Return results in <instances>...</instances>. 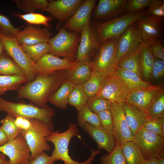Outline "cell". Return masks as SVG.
<instances>
[{
    "mask_svg": "<svg viewBox=\"0 0 164 164\" xmlns=\"http://www.w3.org/2000/svg\"><path fill=\"white\" fill-rule=\"evenodd\" d=\"M66 70L38 74L35 79L22 85L17 90L16 99H27L43 108L65 80Z\"/></svg>",
    "mask_w": 164,
    "mask_h": 164,
    "instance_id": "1",
    "label": "cell"
},
{
    "mask_svg": "<svg viewBox=\"0 0 164 164\" xmlns=\"http://www.w3.org/2000/svg\"><path fill=\"white\" fill-rule=\"evenodd\" d=\"M79 133L77 125L70 122L66 131L62 132L57 131L51 132L46 137V140L51 142L54 145V149L51 156L55 162L60 160L63 162L64 164H92L95 156L100 153V150H96L90 148L91 153L90 156L82 162L73 159L69 154L68 146L71 139L78 136Z\"/></svg>",
    "mask_w": 164,
    "mask_h": 164,
    "instance_id": "2",
    "label": "cell"
},
{
    "mask_svg": "<svg viewBox=\"0 0 164 164\" xmlns=\"http://www.w3.org/2000/svg\"><path fill=\"white\" fill-rule=\"evenodd\" d=\"M0 111H5L15 118L21 117L42 120L48 125L51 132L53 131V118L55 112L48 106L41 108L31 104L10 102L0 96Z\"/></svg>",
    "mask_w": 164,
    "mask_h": 164,
    "instance_id": "3",
    "label": "cell"
},
{
    "mask_svg": "<svg viewBox=\"0 0 164 164\" xmlns=\"http://www.w3.org/2000/svg\"><path fill=\"white\" fill-rule=\"evenodd\" d=\"M147 14L146 9L135 13H128L105 22L91 21L97 30L101 41L111 38H118L132 23L142 19Z\"/></svg>",
    "mask_w": 164,
    "mask_h": 164,
    "instance_id": "4",
    "label": "cell"
},
{
    "mask_svg": "<svg viewBox=\"0 0 164 164\" xmlns=\"http://www.w3.org/2000/svg\"><path fill=\"white\" fill-rule=\"evenodd\" d=\"M80 37V34L70 32L63 26L48 42L50 49L49 53L75 61Z\"/></svg>",
    "mask_w": 164,
    "mask_h": 164,
    "instance_id": "5",
    "label": "cell"
},
{
    "mask_svg": "<svg viewBox=\"0 0 164 164\" xmlns=\"http://www.w3.org/2000/svg\"><path fill=\"white\" fill-rule=\"evenodd\" d=\"M30 119L32 123L31 128L27 131H20V134L25 138L30 149L31 160L43 152L50 150L51 146L45 138L51 131L43 121Z\"/></svg>",
    "mask_w": 164,
    "mask_h": 164,
    "instance_id": "6",
    "label": "cell"
},
{
    "mask_svg": "<svg viewBox=\"0 0 164 164\" xmlns=\"http://www.w3.org/2000/svg\"><path fill=\"white\" fill-rule=\"evenodd\" d=\"M0 39L6 53L21 68L28 82L34 80L37 75L36 63L24 52L16 38L9 37L0 32Z\"/></svg>",
    "mask_w": 164,
    "mask_h": 164,
    "instance_id": "7",
    "label": "cell"
},
{
    "mask_svg": "<svg viewBox=\"0 0 164 164\" xmlns=\"http://www.w3.org/2000/svg\"><path fill=\"white\" fill-rule=\"evenodd\" d=\"M118 38H111L101 42L100 48L91 61L92 71L108 76L115 73V60Z\"/></svg>",
    "mask_w": 164,
    "mask_h": 164,
    "instance_id": "8",
    "label": "cell"
},
{
    "mask_svg": "<svg viewBox=\"0 0 164 164\" xmlns=\"http://www.w3.org/2000/svg\"><path fill=\"white\" fill-rule=\"evenodd\" d=\"M101 43L97 30L90 19L81 32L75 61L91 62L99 50Z\"/></svg>",
    "mask_w": 164,
    "mask_h": 164,
    "instance_id": "9",
    "label": "cell"
},
{
    "mask_svg": "<svg viewBox=\"0 0 164 164\" xmlns=\"http://www.w3.org/2000/svg\"><path fill=\"white\" fill-rule=\"evenodd\" d=\"M133 142L139 147L145 159L164 156V138L142 127L134 136Z\"/></svg>",
    "mask_w": 164,
    "mask_h": 164,
    "instance_id": "10",
    "label": "cell"
},
{
    "mask_svg": "<svg viewBox=\"0 0 164 164\" xmlns=\"http://www.w3.org/2000/svg\"><path fill=\"white\" fill-rule=\"evenodd\" d=\"M143 43L139 26L135 22L131 24L118 38L115 60L116 66L122 59L134 52Z\"/></svg>",
    "mask_w": 164,
    "mask_h": 164,
    "instance_id": "11",
    "label": "cell"
},
{
    "mask_svg": "<svg viewBox=\"0 0 164 164\" xmlns=\"http://www.w3.org/2000/svg\"><path fill=\"white\" fill-rule=\"evenodd\" d=\"M127 0H99L91 17L92 20L107 21L128 13Z\"/></svg>",
    "mask_w": 164,
    "mask_h": 164,
    "instance_id": "12",
    "label": "cell"
},
{
    "mask_svg": "<svg viewBox=\"0 0 164 164\" xmlns=\"http://www.w3.org/2000/svg\"><path fill=\"white\" fill-rule=\"evenodd\" d=\"M109 110L112 117L113 137L116 146L133 141L134 136L126 121L123 103H111Z\"/></svg>",
    "mask_w": 164,
    "mask_h": 164,
    "instance_id": "13",
    "label": "cell"
},
{
    "mask_svg": "<svg viewBox=\"0 0 164 164\" xmlns=\"http://www.w3.org/2000/svg\"><path fill=\"white\" fill-rule=\"evenodd\" d=\"M130 92L125 84L114 73L107 76L95 96L111 103H123L126 101Z\"/></svg>",
    "mask_w": 164,
    "mask_h": 164,
    "instance_id": "14",
    "label": "cell"
},
{
    "mask_svg": "<svg viewBox=\"0 0 164 164\" xmlns=\"http://www.w3.org/2000/svg\"><path fill=\"white\" fill-rule=\"evenodd\" d=\"M0 152L9 157L10 164H29L31 160L30 149L20 134L1 146Z\"/></svg>",
    "mask_w": 164,
    "mask_h": 164,
    "instance_id": "15",
    "label": "cell"
},
{
    "mask_svg": "<svg viewBox=\"0 0 164 164\" xmlns=\"http://www.w3.org/2000/svg\"><path fill=\"white\" fill-rule=\"evenodd\" d=\"M164 91L162 85L155 86L130 92L125 102L131 104L140 111L146 113L156 97Z\"/></svg>",
    "mask_w": 164,
    "mask_h": 164,
    "instance_id": "16",
    "label": "cell"
},
{
    "mask_svg": "<svg viewBox=\"0 0 164 164\" xmlns=\"http://www.w3.org/2000/svg\"><path fill=\"white\" fill-rule=\"evenodd\" d=\"M96 0H84L73 15L65 22L67 30L80 34L87 21L91 19Z\"/></svg>",
    "mask_w": 164,
    "mask_h": 164,
    "instance_id": "17",
    "label": "cell"
},
{
    "mask_svg": "<svg viewBox=\"0 0 164 164\" xmlns=\"http://www.w3.org/2000/svg\"><path fill=\"white\" fill-rule=\"evenodd\" d=\"M83 0H57L48 2L43 10L50 14L60 23L65 22L71 17L82 3Z\"/></svg>",
    "mask_w": 164,
    "mask_h": 164,
    "instance_id": "18",
    "label": "cell"
},
{
    "mask_svg": "<svg viewBox=\"0 0 164 164\" xmlns=\"http://www.w3.org/2000/svg\"><path fill=\"white\" fill-rule=\"evenodd\" d=\"M48 28H41L35 25L28 24L19 32L16 37L19 44L28 45L39 43H48L52 36Z\"/></svg>",
    "mask_w": 164,
    "mask_h": 164,
    "instance_id": "19",
    "label": "cell"
},
{
    "mask_svg": "<svg viewBox=\"0 0 164 164\" xmlns=\"http://www.w3.org/2000/svg\"><path fill=\"white\" fill-rule=\"evenodd\" d=\"M77 62L66 58H61L50 54H47L36 63L37 75L59 70H67L74 66Z\"/></svg>",
    "mask_w": 164,
    "mask_h": 164,
    "instance_id": "20",
    "label": "cell"
},
{
    "mask_svg": "<svg viewBox=\"0 0 164 164\" xmlns=\"http://www.w3.org/2000/svg\"><path fill=\"white\" fill-rule=\"evenodd\" d=\"M144 44L154 39H160L163 31L162 22L148 15L137 21Z\"/></svg>",
    "mask_w": 164,
    "mask_h": 164,
    "instance_id": "21",
    "label": "cell"
},
{
    "mask_svg": "<svg viewBox=\"0 0 164 164\" xmlns=\"http://www.w3.org/2000/svg\"><path fill=\"white\" fill-rule=\"evenodd\" d=\"M81 128L96 142L98 149H104L109 154L115 147L114 137L110 135L104 131L87 123Z\"/></svg>",
    "mask_w": 164,
    "mask_h": 164,
    "instance_id": "22",
    "label": "cell"
},
{
    "mask_svg": "<svg viewBox=\"0 0 164 164\" xmlns=\"http://www.w3.org/2000/svg\"><path fill=\"white\" fill-rule=\"evenodd\" d=\"M92 72L91 62H77L66 70L65 80L75 85L82 84L90 77Z\"/></svg>",
    "mask_w": 164,
    "mask_h": 164,
    "instance_id": "23",
    "label": "cell"
},
{
    "mask_svg": "<svg viewBox=\"0 0 164 164\" xmlns=\"http://www.w3.org/2000/svg\"><path fill=\"white\" fill-rule=\"evenodd\" d=\"M127 123L134 135L148 120L145 113L126 102L123 103Z\"/></svg>",
    "mask_w": 164,
    "mask_h": 164,
    "instance_id": "24",
    "label": "cell"
},
{
    "mask_svg": "<svg viewBox=\"0 0 164 164\" xmlns=\"http://www.w3.org/2000/svg\"><path fill=\"white\" fill-rule=\"evenodd\" d=\"M114 74L125 84L130 92L154 85L145 81L136 73L117 67Z\"/></svg>",
    "mask_w": 164,
    "mask_h": 164,
    "instance_id": "25",
    "label": "cell"
},
{
    "mask_svg": "<svg viewBox=\"0 0 164 164\" xmlns=\"http://www.w3.org/2000/svg\"><path fill=\"white\" fill-rule=\"evenodd\" d=\"M75 85L70 82L64 80L49 102L57 108L65 109L68 104V100L70 93Z\"/></svg>",
    "mask_w": 164,
    "mask_h": 164,
    "instance_id": "26",
    "label": "cell"
},
{
    "mask_svg": "<svg viewBox=\"0 0 164 164\" xmlns=\"http://www.w3.org/2000/svg\"><path fill=\"white\" fill-rule=\"evenodd\" d=\"M144 44H141L135 51L122 59L117 64L116 67L134 72L142 78L141 59L142 48Z\"/></svg>",
    "mask_w": 164,
    "mask_h": 164,
    "instance_id": "27",
    "label": "cell"
},
{
    "mask_svg": "<svg viewBox=\"0 0 164 164\" xmlns=\"http://www.w3.org/2000/svg\"><path fill=\"white\" fill-rule=\"evenodd\" d=\"M121 146L127 164H141L145 159L139 147L133 141L125 142Z\"/></svg>",
    "mask_w": 164,
    "mask_h": 164,
    "instance_id": "28",
    "label": "cell"
},
{
    "mask_svg": "<svg viewBox=\"0 0 164 164\" xmlns=\"http://www.w3.org/2000/svg\"><path fill=\"white\" fill-rule=\"evenodd\" d=\"M107 76L98 72H92L89 79L82 84L89 98L98 94Z\"/></svg>",
    "mask_w": 164,
    "mask_h": 164,
    "instance_id": "29",
    "label": "cell"
},
{
    "mask_svg": "<svg viewBox=\"0 0 164 164\" xmlns=\"http://www.w3.org/2000/svg\"><path fill=\"white\" fill-rule=\"evenodd\" d=\"M0 75L25 77L19 66L4 52L0 57Z\"/></svg>",
    "mask_w": 164,
    "mask_h": 164,
    "instance_id": "30",
    "label": "cell"
},
{
    "mask_svg": "<svg viewBox=\"0 0 164 164\" xmlns=\"http://www.w3.org/2000/svg\"><path fill=\"white\" fill-rule=\"evenodd\" d=\"M27 82L25 77L0 75V96L8 91L18 90L22 84Z\"/></svg>",
    "mask_w": 164,
    "mask_h": 164,
    "instance_id": "31",
    "label": "cell"
},
{
    "mask_svg": "<svg viewBox=\"0 0 164 164\" xmlns=\"http://www.w3.org/2000/svg\"><path fill=\"white\" fill-rule=\"evenodd\" d=\"M154 57L148 46L144 44L141 50V67L143 80L149 83L150 77L154 63Z\"/></svg>",
    "mask_w": 164,
    "mask_h": 164,
    "instance_id": "32",
    "label": "cell"
},
{
    "mask_svg": "<svg viewBox=\"0 0 164 164\" xmlns=\"http://www.w3.org/2000/svg\"><path fill=\"white\" fill-rule=\"evenodd\" d=\"M89 99L83 85H75L69 96L68 103L79 112L87 105Z\"/></svg>",
    "mask_w": 164,
    "mask_h": 164,
    "instance_id": "33",
    "label": "cell"
},
{
    "mask_svg": "<svg viewBox=\"0 0 164 164\" xmlns=\"http://www.w3.org/2000/svg\"><path fill=\"white\" fill-rule=\"evenodd\" d=\"M20 45L24 52L35 63L44 55L49 53L50 51L48 43H39L30 45L23 44Z\"/></svg>",
    "mask_w": 164,
    "mask_h": 164,
    "instance_id": "34",
    "label": "cell"
},
{
    "mask_svg": "<svg viewBox=\"0 0 164 164\" xmlns=\"http://www.w3.org/2000/svg\"><path fill=\"white\" fill-rule=\"evenodd\" d=\"M145 113L148 121L164 118V91L156 97Z\"/></svg>",
    "mask_w": 164,
    "mask_h": 164,
    "instance_id": "35",
    "label": "cell"
},
{
    "mask_svg": "<svg viewBox=\"0 0 164 164\" xmlns=\"http://www.w3.org/2000/svg\"><path fill=\"white\" fill-rule=\"evenodd\" d=\"M13 1L18 9L27 14L35 13L38 10L43 11L48 2L46 0H14Z\"/></svg>",
    "mask_w": 164,
    "mask_h": 164,
    "instance_id": "36",
    "label": "cell"
},
{
    "mask_svg": "<svg viewBox=\"0 0 164 164\" xmlns=\"http://www.w3.org/2000/svg\"><path fill=\"white\" fill-rule=\"evenodd\" d=\"M77 122L78 126L81 128L84 124L87 123L104 131L97 114L90 110L87 105L78 112Z\"/></svg>",
    "mask_w": 164,
    "mask_h": 164,
    "instance_id": "37",
    "label": "cell"
},
{
    "mask_svg": "<svg viewBox=\"0 0 164 164\" xmlns=\"http://www.w3.org/2000/svg\"><path fill=\"white\" fill-rule=\"evenodd\" d=\"M12 14L13 16L26 21L29 24L35 25H43L47 28L50 26L49 22L54 18L51 15L46 16L42 14L36 13L23 14L12 13Z\"/></svg>",
    "mask_w": 164,
    "mask_h": 164,
    "instance_id": "38",
    "label": "cell"
},
{
    "mask_svg": "<svg viewBox=\"0 0 164 164\" xmlns=\"http://www.w3.org/2000/svg\"><path fill=\"white\" fill-rule=\"evenodd\" d=\"M14 117L7 114L5 117L1 121L0 127L6 135L8 141L13 140L20 134V130L16 126Z\"/></svg>",
    "mask_w": 164,
    "mask_h": 164,
    "instance_id": "39",
    "label": "cell"
},
{
    "mask_svg": "<svg viewBox=\"0 0 164 164\" xmlns=\"http://www.w3.org/2000/svg\"><path fill=\"white\" fill-rule=\"evenodd\" d=\"M100 161L101 164H127L121 146H116L110 153L102 155Z\"/></svg>",
    "mask_w": 164,
    "mask_h": 164,
    "instance_id": "40",
    "label": "cell"
},
{
    "mask_svg": "<svg viewBox=\"0 0 164 164\" xmlns=\"http://www.w3.org/2000/svg\"><path fill=\"white\" fill-rule=\"evenodd\" d=\"M154 63L151 73L149 83L154 85L161 86L164 77V60L154 57Z\"/></svg>",
    "mask_w": 164,
    "mask_h": 164,
    "instance_id": "41",
    "label": "cell"
},
{
    "mask_svg": "<svg viewBox=\"0 0 164 164\" xmlns=\"http://www.w3.org/2000/svg\"><path fill=\"white\" fill-rule=\"evenodd\" d=\"M20 29L15 27L9 18L0 13V32L9 37L16 38Z\"/></svg>",
    "mask_w": 164,
    "mask_h": 164,
    "instance_id": "42",
    "label": "cell"
},
{
    "mask_svg": "<svg viewBox=\"0 0 164 164\" xmlns=\"http://www.w3.org/2000/svg\"><path fill=\"white\" fill-rule=\"evenodd\" d=\"M111 103L108 100L94 96L89 98L87 105L90 110L97 114L102 111L109 109Z\"/></svg>",
    "mask_w": 164,
    "mask_h": 164,
    "instance_id": "43",
    "label": "cell"
},
{
    "mask_svg": "<svg viewBox=\"0 0 164 164\" xmlns=\"http://www.w3.org/2000/svg\"><path fill=\"white\" fill-rule=\"evenodd\" d=\"M146 9L150 16L163 22L164 18V0H153Z\"/></svg>",
    "mask_w": 164,
    "mask_h": 164,
    "instance_id": "44",
    "label": "cell"
},
{
    "mask_svg": "<svg viewBox=\"0 0 164 164\" xmlns=\"http://www.w3.org/2000/svg\"><path fill=\"white\" fill-rule=\"evenodd\" d=\"M97 115L104 131L110 135L113 136V121L110 110L102 111Z\"/></svg>",
    "mask_w": 164,
    "mask_h": 164,
    "instance_id": "45",
    "label": "cell"
},
{
    "mask_svg": "<svg viewBox=\"0 0 164 164\" xmlns=\"http://www.w3.org/2000/svg\"><path fill=\"white\" fill-rule=\"evenodd\" d=\"M142 127L149 132L164 138V118L148 121Z\"/></svg>",
    "mask_w": 164,
    "mask_h": 164,
    "instance_id": "46",
    "label": "cell"
},
{
    "mask_svg": "<svg viewBox=\"0 0 164 164\" xmlns=\"http://www.w3.org/2000/svg\"><path fill=\"white\" fill-rule=\"evenodd\" d=\"M145 44L148 46L154 58L164 60V46L161 39H154Z\"/></svg>",
    "mask_w": 164,
    "mask_h": 164,
    "instance_id": "47",
    "label": "cell"
},
{
    "mask_svg": "<svg viewBox=\"0 0 164 164\" xmlns=\"http://www.w3.org/2000/svg\"><path fill=\"white\" fill-rule=\"evenodd\" d=\"M153 0H128V13H135L140 12L148 7Z\"/></svg>",
    "mask_w": 164,
    "mask_h": 164,
    "instance_id": "48",
    "label": "cell"
},
{
    "mask_svg": "<svg viewBox=\"0 0 164 164\" xmlns=\"http://www.w3.org/2000/svg\"><path fill=\"white\" fill-rule=\"evenodd\" d=\"M54 162L51 156L43 152L31 160L29 164H53Z\"/></svg>",
    "mask_w": 164,
    "mask_h": 164,
    "instance_id": "49",
    "label": "cell"
},
{
    "mask_svg": "<svg viewBox=\"0 0 164 164\" xmlns=\"http://www.w3.org/2000/svg\"><path fill=\"white\" fill-rule=\"evenodd\" d=\"M15 123L17 127L20 131H27L31 128L32 125L30 118L21 117H16Z\"/></svg>",
    "mask_w": 164,
    "mask_h": 164,
    "instance_id": "50",
    "label": "cell"
},
{
    "mask_svg": "<svg viewBox=\"0 0 164 164\" xmlns=\"http://www.w3.org/2000/svg\"><path fill=\"white\" fill-rule=\"evenodd\" d=\"M8 141V138L0 127V147Z\"/></svg>",
    "mask_w": 164,
    "mask_h": 164,
    "instance_id": "51",
    "label": "cell"
},
{
    "mask_svg": "<svg viewBox=\"0 0 164 164\" xmlns=\"http://www.w3.org/2000/svg\"><path fill=\"white\" fill-rule=\"evenodd\" d=\"M141 164H159L157 159L155 158L145 159Z\"/></svg>",
    "mask_w": 164,
    "mask_h": 164,
    "instance_id": "52",
    "label": "cell"
},
{
    "mask_svg": "<svg viewBox=\"0 0 164 164\" xmlns=\"http://www.w3.org/2000/svg\"><path fill=\"white\" fill-rule=\"evenodd\" d=\"M4 50H5L3 45L2 42L0 39V57L2 53L4 52Z\"/></svg>",
    "mask_w": 164,
    "mask_h": 164,
    "instance_id": "53",
    "label": "cell"
},
{
    "mask_svg": "<svg viewBox=\"0 0 164 164\" xmlns=\"http://www.w3.org/2000/svg\"><path fill=\"white\" fill-rule=\"evenodd\" d=\"M6 160V155L0 152V163Z\"/></svg>",
    "mask_w": 164,
    "mask_h": 164,
    "instance_id": "54",
    "label": "cell"
},
{
    "mask_svg": "<svg viewBox=\"0 0 164 164\" xmlns=\"http://www.w3.org/2000/svg\"><path fill=\"white\" fill-rule=\"evenodd\" d=\"M156 159L159 164H164V156Z\"/></svg>",
    "mask_w": 164,
    "mask_h": 164,
    "instance_id": "55",
    "label": "cell"
},
{
    "mask_svg": "<svg viewBox=\"0 0 164 164\" xmlns=\"http://www.w3.org/2000/svg\"><path fill=\"white\" fill-rule=\"evenodd\" d=\"M0 164H10L9 160H5V161L1 162Z\"/></svg>",
    "mask_w": 164,
    "mask_h": 164,
    "instance_id": "56",
    "label": "cell"
}]
</instances>
